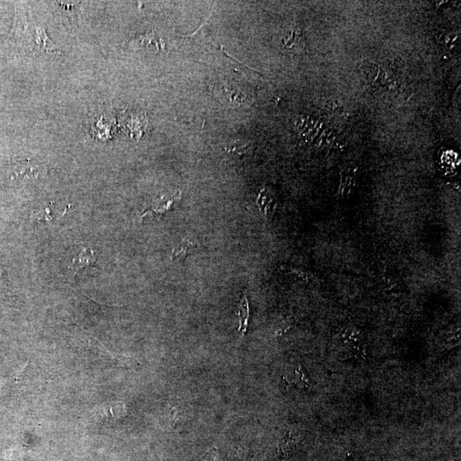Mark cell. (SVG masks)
<instances>
[{
	"label": "cell",
	"instance_id": "2",
	"mask_svg": "<svg viewBox=\"0 0 461 461\" xmlns=\"http://www.w3.org/2000/svg\"><path fill=\"white\" fill-rule=\"evenodd\" d=\"M253 151L254 147L252 141L244 140H232L224 148V151L226 152L228 157L238 160V161L252 157Z\"/></svg>",
	"mask_w": 461,
	"mask_h": 461
},
{
	"label": "cell",
	"instance_id": "1",
	"mask_svg": "<svg viewBox=\"0 0 461 461\" xmlns=\"http://www.w3.org/2000/svg\"><path fill=\"white\" fill-rule=\"evenodd\" d=\"M46 173L45 165L26 160V161L17 162L10 165L5 174L9 183L17 185L26 182V181L37 180L45 176Z\"/></svg>",
	"mask_w": 461,
	"mask_h": 461
},
{
	"label": "cell",
	"instance_id": "8",
	"mask_svg": "<svg viewBox=\"0 0 461 461\" xmlns=\"http://www.w3.org/2000/svg\"><path fill=\"white\" fill-rule=\"evenodd\" d=\"M36 34H37L36 41H37L39 48L45 50L46 53H59V50L57 48L48 36H47L45 28H38L36 29Z\"/></svg>",
	"mask_w": 461,
	"mask_h": 461
},
{
	"label": "cell",
	"instance_id": "3",
	"mask_svg": "<svg viewBox=\"0 0 461 461\" xmlns=\"http://www.w3.org/2000/svg\"><path fill=\"white\" fill-rule=\"evenodd\" d=\"M97 254L95 250L90 248H83L81 252L71 261L70 270L74 276L77 274L83 268L96 266L97 263Z\"/></svg>",
	"mask_w": 461,
	"mask_h": 461
},
{
	"label": "cell",
	"instance_id": "6",
	"mask_svg": "<svg viewBox=\"0 0 461 461\" xmlns=\"http://www.w3.org/2000/svg\"><path fill=\"white\" fill-rule=\"evenodd\" d=\"M250 304L248 299L245 295L243 297V299L241 303V306H239L238 312V332H241L242 335H245L247 332V328H248V322L250 319Z\"/></svg>",
	"mask_w": 461,
	"mask_h": 461
},
{
	"label": "cell",
	"instance_id": "7",
	"mask_svg": "<svg viewBox=\"0 0 461 461\" xmlns=\"http://www.w3.org/2000/svg\"><path fill=\"white\" fill-rule=\"evenodd\" d=\"M197 248L198 245L195 242L191 241V239H184L179 247L173 250L171 258L172 260L186 258L191 253H194Z\"/></svg>",
	"mask_w": 461,
	"mask_h": 461
},
{
	"label": "cell",
	"instance_id": "10",
	"mask_svg": "<svg viewBox=\"0 0 461 461\" xmlns=\"http://www.w3.org/2000/svg\"><path fill=\"white\" fill-rule=\"evenodd\" d=\"M57 3H59V6L61 7L62 10H64V13L66 14V16L68 17V18L71 17L72 21H78L79 18V12L78 8H79V5H77V3H62V2H58Z\"/></svg>",
	"mask_w": 461,
	"mask_h": 461
},
{
	"label": "cell",
	"instance_id": "4",
	"mask_svg": "<svg viewBox=\"0 0 461 461\" xmlns=\"http://www.w3.org/2000/svg\"><path fill=\"white\" fill-rule=\"evenodd\" d=\"M299 439L297 435L290 433V431L285 433L278 441L277 449L279 455L283 457V458H286V457L292 455L296 451L297 445L299 444Z\"/></svg>",
	"mask_w": 461,
	"mask_h": 461
},
{
	"label": "cell",
	"instance_id": "5",
	"mask_svg": "<svg viewBox=\"0 0 461 461\" xmlns=\"http://www.w3.org/2000/svg\"><path fill=\"white\" fill-rule=\"evenodd\" d=\"M180 198L181 194L180 191L170 196V197H166V196H164V197L160 199V201L158 202L160 203H158L155 207H152V208L148 209L147 212L143 214V216L154 215V214L155 215H162V214L169 211V210L172 208L173 203L180 200Z\"/></svg>",
	"mask_w": 461,
	"mask_h": 461
},
{
	"label": "cell",
	"instance_id": "9",
	"mask_svg": "<svg viewBox=\"0 0 461 461\" xmlns=\"http://www.w3.org/2000/svg\"><path fill=\"white\" fill-rule=\"evenodd\" d=\"M285 380L288 386L307 387L308 384L307 377L300 366H297L290 377H285Z\"/></svg>",
	"mask_w": 461,
	"mask_h": 461
}]
</instances>
